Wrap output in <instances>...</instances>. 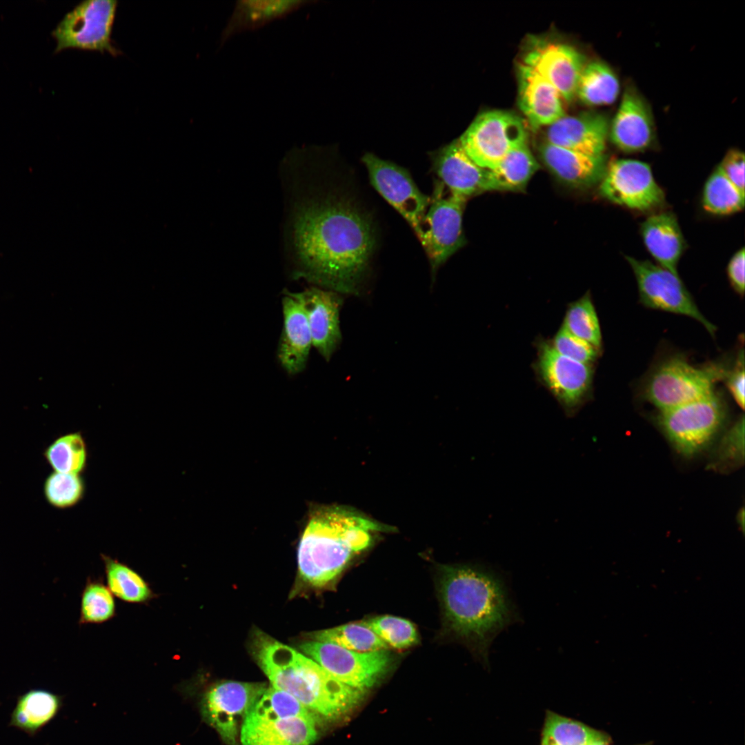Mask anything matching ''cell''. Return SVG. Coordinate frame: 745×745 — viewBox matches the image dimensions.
<instances>
[{"label":"cell","instance_id":"obj_40","mask_svg":"<svg viewBox=\"0 0 745 745\" xmlns=\"http://www.w3.org/2000/svg\"><path fill=\"white\" fill-rule=\"evenodd\" d=\"M728 179L744 195V154L737 149H731L718 165Z\"/></svg>","mask_w":745,"mask_h":745},{"label":"cell","instance_id":"obj_11","mask_svg":"<svg viewBox=\"0 0 745 745\" xmlns=\"http://www.w3.org/2000/svg\"><path fill=\"white\" fill-rule=\"evenodd\" d=\"M300 649L334 677L361 691L381 679L390 662L387 650L358 653L315 640L302 644Z\"/></svg>","mask_w":745,"mask_h":745},{"label":"cell","instance_id":"obj_23","mask_svg":"<svg viewBox=\"0 0 745 745\" xmlns=\"http://www.w3.org/2000/svg\"><path fill=\"white\" fill-rule=\"evenodd\" d=\"M434 170L448 191L466 200L484 191L486 169L475 163L458 139L433 155Z\"/></svg>","mask_w":745,"mask_h":745},{"label":"cell","instance_id":"obj_17","mask_svg":"<svg viewBox=\"0 0 745 745\" xmlns=\"http://www.w3.org/2000/svg\"><path fill=\"white\" fill-rule=\"evenodd\" d=\"M608 137L619 150L630 153L645 151L655 143V126L651 108L632 84L625 87L610 122Z\"/></svg>","mask_w":745,"mask_h":745},{"label":"cell","instance_id":"obj_22","mask_svg":"<svg viewBox=\"0 0 745 745\" xmlns=\"http://www.w3.org/2000/svg\"><path fill=\"white\" fill-rule=\"evenodd\" d=\"M517 79L519 107L531 128L547 127L565 115L559 93L535 70L521 62Z\"/></svg>","mask_w":745,"mask_h":745},{"label":"cell","instance_id":"obj_18","mask_svg":"<svg viewBox=\"0 0 745 745\" xmlns=\"http://www.w3.org/2000/svg\"><path fill=\"white\" fill-rule=\"evenodd\" d=\"M317 736L312 714L281 717L252 708L240 728L241 745H311Z\"/></svg>","mask_w":745,"mask_h":745},{"label":"cell","instance_id":"obj_21","mask_svg":"<svg viewBox=\"0 0 745 745\" xmlns=\"http://www.w3.org/2000/svg\"><path fill=\"white\" fill-rule=\"evenodd\" d=\"M282 298L283 327L277 348V359L290 375L302 372L312 347L311 333L305 310L294 292L286 291Z\"/></svg>","mask_w":745,"mask_h":745},{"label":"cell","instance_id":"obj_3","mask_svg":"<svg viewBox=\"0 0 745 745\" xmlns=\"http://www.w3.org/2000/svg\"><path fill=\"white\" fill-rule=\"evenodd\" d=\"M252 655L272 687L296 698L311 713L336 718L357 705L363 691L340 682L319 664L260 630L252 635Z\"/></svg>","mask_w":745,"mask_h":745},{"label":"cell","instance_id":"obj_38","mask_svg":"<svg viewBox=\"0 0 745 745\" xmlns=\"http://www.w3.org/2000/svg\"><path fill=\"white\" fill-rule=\"evenodd\" d=\"M86 492V484L80 474L54 472L45 483V494L48 501L60 508H70L79 503Z\"/></svg>","mask_w":745,"mask_h":745},{"label":"cell","instance_id":"obj_30","mask_svg":"<svg viewBox=\"0 0 745 745\" xmlns=\"http://www.w3.org/2000/svg\"><path fill=\"white\" fill-rule=\"evenodd\" d=\"M620 92L614 71L600 61L587 62L579 77L576 97L590 106H606L617 99Z\"/></svg>","mask_w":745,"mask_h":745},{"label":"cell","instance_id":"obj_10","mask_svg":"<svg viewBox=\"0 0 745 745\" xmlns=\"http://www.w3.org/2000/svg\"><path fill=\"white\" fill-rule=\"evenodd\" d=\"M626 259L635 275L643 305L691 317L714 335L716 327L699 311L679 275L648 260H638L629 256Z\"/></svg>","mask_w":745,"mask_h":745},{"label":"cell","instance_id":"obj_14","mask_svg":"<svg viewBox=\"0 0 745 745\" xmlns=\"http://www.w3.org/2000/svg\"><path fill=\"white\" fill-rule=\"evenodd\" d=\"M444 185L435 188L425 217V233L421 242L428 256L433 272L465 244L462 228L466 200L444 194Z\"/></svg>","mask_w":745,"mask_h":745},{"label":"cell","instance_id":"obj_28","mask_svg":"<svg viewBox=\"0 0 745 745\" xmlns=\"http://www.w3.org/2000/svg\"><path fill=\"white\" fill-rule=\"evenodd\" d=\"M61 697L44 689H32L21 695L12 711L10 725L34 735L57 714Z\"/></svg>","mask_w":745,"mask_h":745},{"label":"cell","instance_id":"obj_25","mask_svg":"<svg viewBox=\"0 0 745 745\" xmlns=\"http://www.w3.org/2000/svg\"><path fill=\"white\" fill-rule=\"evenodd\" d=\"M542 159L560 181L574 188H588L602 180L608 164L604 155H589L544 143Z\"/></svg>","mask_w":745,"mask_h":745},{"label":"cell","instance_id":"obj_41","mask_svg":"<svg viewBox=\"0 0 745 745\" xmlns=\"http://www.w3.org/2000/svg\"><path fill=\"white\" fill-rule=\"evenodd\" d=\"M726 386L737 404L744 408V356L742 349L733 370H728L724 378Z\"/></svg>","mask_w":745,"mask_h":745},{"label":"cell","instance_id":"obj_43","mask_svg":"<svg viewBox=\"0 0 745 745\" xmlns=\"http://www.w3.org/2000/svg\"><path fill=\"white\" fill-rule=\"evenodd\" d=\"M591 745H608V742H595V743H594V744H593Z\"/></svg>","mask_w":745,"mask_h":745},{"label":"cell","instance_id":"obj_20","mask_svg":"<svg viewBox=\"0 0 745 745\" xmlns=\"http://www.w3.org/2000/svg\"><path fill=\"white\" fill-rule=\"evenodd\" d=\"M610 121L597 112L564 115L547 126V143L594 156L604 155Z\"/></svg>","mask_w":745,"mask_h":745},{"label":"cell","instance_id":"obj_34","mask_svg":"<svg viewBox=\"0 0 745 745\" xmlns=\"http://www.w3.org/2000/svg\"><path fill=\"white\" fill-rule=\"evenodd\" d=\"M46 457L56 472L80 474L87 464L86 441L77 432L63 435L48 447Z\"/></svg>","mask_w":745,"mask_h":745},{"label":"cell","instance_id":"obj_16","mask_svg":"<svg viewBox=\"0 0 745 745\" xmlns=\"http://www.w3.org/2000/svg\"><path fill=\"white\" fill-rule=\"evenodd\" d=\"M522 62L548 81L563 100L570 101L576 97L577 83L587 61L570 45L535 39Z\"/></svg>","mask_w":745,"mask_h":745},{"label":"cell","instance_id":"obj_35","mask_svg":"<svg viewBox=\"0 0 745 745\" xmlns=\"http://www.w3.org/2000/svg\"><path fill=\"white\" fill-rule=\"evenodd\" d=\"M116 615L113 594L100 579H88L81 595L79 624H99Z\"/></svg>","mask_w":745,"mask_h":745},{"label":"cell","instance_id":"obj_29","mask_svg":"<svg viewBox=\"0 0 745 745\" xmlns=\"http://www.w3.org/2000/svg\"><path fill=\"white\" fill-rule=\"evenodd\" d=\"M106 585L113 594L124 602L143 604L156 597L148 582L135 570L117 559L101 555Z\"/></svg>","mask_w":745,"mask_h":745},{"label":"cell","instance_id":"obj_4","mask_svg":"<svg viewBox=\"0 0 745 745\" xmlns=\"http://www.w3.org/2000/svg\"><path fill=\"white\" fill-rule=\"evenodd\" d=\"M390 530L352 508H315L299 544L301 577L314 586L327 584L355 555L370 546L374 533Z\"/></svg>","mask_w":745,"mask_h":745},{"label":"cell","instance_id":"obj_13","mask_svg":"<svg viewBox=\"0 0 745 745\" xmlns=\"http://www.w3.org/2000/svg\"><path fill=\"white\" fill-rule=\"evenodd\" d=\"M266 688V684L261 683L235 681L217 683L202 697L203 717L227 745H238L239 724Z\"/></svg>","mask_w":745,"mask_h":745},{"label":"cell","instance_id":"obj_37","mask_svg":"<svg viewBox=\"0 0 745 745\" xmlns=\"http://www.w3.org/2000/svg\"><path fill=\"white\" fill-rule=\"evenodd\" d=\"M388 647L404 649L415 644L418 634L413 624L404 618L383 615L363 622Z\"/></svg>","mask_w":745,"mask_h":745},{"label":"cell","instance_id":"obj_8","mask_svg":"<svg viewBox=\"0 0 745 745\" xmlns=\"http://www.w3.org/2000/svg\"><path fill=\"white\" fill-rule=\"evenodd\" d=\"M117 3L115 0H86L77 5L52 32L55 52L77 48L118 55L120 52L111 39Z\"/></svg>","mask_w":745,"mask_h":745},{"label":"cell","instance_id":"obj_42","mask_svg":"<svg viewBox=\"0 0 745 745\" xmlns=\"http://www.w3.org/2000/svg\"><path fill=\"white\" fill-rule=\"evenodd\" d=\"M744 261V248H742L732 256L727 266L729 281L734 290L742 295H744L745 286Z\"/></svg>","mask_w":745,"mask_h":745},{"label":"cell","instance_id":"obj_12","mask_svg":"<svg viewBox=\"0 0 745 745\" xmlns=\"http://www.w3.org/2000/svg\"><path fill=\"white\" fill-rule=\"evenodd\" d=\"M599 188L601 195L612 203L639 211L659 207L665 200L649 165L635 159L608 162Z\"/></svg>","mask_w":745,"mask_h":745},{"label":"cell","instance_id":"obj_19","mask_svg":"<svg viewBox=\"0 0 745 745\" xmlns=\"http://www.w3.org/2000/svg\"><path fill=\"white\" fill-rule=\"evenodd\" d=\"M294 294L305 310L312 347L328 361L342 339L339 315L343 297L338 292L315 286Z\"/></svg>","mask_w":745,"mask_h":745},{"label":"cell","instance_id":"obj_33","mask_svg":"<svg viewBox=\"0 0 745 745\" xmlns=\"http://www.w3.org/2000/svg\"><path fill=\"white\" fill-rule=\"evenodd\" d=\"M315 641L330 643L358 653L388 650V646L363 622L341 625L315 633Z\"/></svg>","mask_w":745,"mask_h":745},{"label":"cell","instance_id":"obj_44","mask_svg":"<svg viewBox=\"0 0 745 745\" xmlns=\"http://www.w3.org/2000/svg\"><path fill=\"white\" fill-rule=\"evenodd\" d=\"M638 745H651V744H650V743H647V744H638Z\"/></svg>","mask_w":745,"mask_h":745},{"label":"cell","instance_id":"obj_7","mask_svg":"<svg viewBox=\"0 0 745 745\" xmlns=\"http://www.w3.org/2000/svg\"><path fill=\"white\" fill-rule=\"evenodd\" d=\"M525 121L517 115L492 110L478 115L458 139L468 156L490 170L512 149L527 142Z\"/></svg>","mask_w":745,"mask_h":745},{"label":"cell","instance_id":"obj_36","mask_svg":"<svg viewBox=\"0 0 745 745\" xmlns=\"http://www.w3.org/2000/svg\"><path fill=\"white\" fill-rule=\"evenodd\" d=\"M566 330L599 350L602 333L599 319L588 294L571 304L564 324Z\"/></svg>","mask_w":745,"mask_h":745},{"label":"cell","instance_id":"obj_24","mask_svg":"<svg viewBox=\"0 0 745 745\" xmlns=\"http://www.w3.org/2000/svg\"><path fill=\"white\" fill-rule=\"evenodd\" d=\"M315 3L311 0L237 1L221 32L219 48L239 34L259 29Z\"/></svg>","mask_w":745,"mask_h":745},{"label":"cell","instance_id":"obj_2","mask_svg":"<svg viewBox=\"0 0 745 745\" xmlns=\"http://www.w3.org/2000/svg\"><path fill=\"white\" fill-rule=\"evenodd\" d=\"M440 593L450 630L487 666L494 639L520 619L504 582L486 568L446 566Z\"/></svg>","mask_w":745,"mask_h":745},{"label":"cell","instance_id":"obj_31","mask_svg":"<svg viewBox=\"0 0 745 745\" xmlns=\"http://www.w3.org/2000/svg\"><path fill=\"white\" fill-rule=\"evenodd\" d=\"M598 742H609L610 738L582 722L548 712L542 745H591Z\"/></svg>","mask_w":745,"mask_h":745},{"label":"cell","instance_id":"obj_9","mask_svg":"<svg viewBox=\"0 0 745 745\" xmlns=\"http://www.w3.org/2000/svg\"><path fill=\"white\" fill-rule=\"evenodd\" d=\"M372 186L408 223L422 241L430 199L421 192L404 168L372 153L362 158Z\"/></svg>","mask_w":745,"mask_h":745},{"label":"cell","instance_id":"obj_32","mask_svg":"<svg viewBox=\"0 0 745 745\" xmlns=\"http://www.w3.org/2000/svg\"><path fill=\"white\" fill-rule=\"evenodd\" d=\"M704 210L715 215H729L744 209V195L717 166L707 179L702 193Z\"/></svg>","mask_w":745,"mask_h":745},{"label":"cell","instance_id":"obj_15","mask_svg":"<svg viewBox=\"0 0 745 745\" xmlns=\"http://www.w3.org/2000/svg\"><path fill=\"white\" fill-rule=\"evenodd\" d=\"M536 366L542 381L566 413L574 414L590 388L593 376L590 364L566 357L551 344L542 342Z\"/></svg>","mask_w":745,"mask_h":745},{"label":"cell","instance_id":"obj_26","mask_svg":"<svg viewBox=\"0 0 745 745\" xmlns=\"http://www.w3.org/2000/svg\"><path fill=\"white\" fill-rule=\"evenodd\" d=\"M644 244L658 265L679 275L677 265L684 250V239L676 217L664 212L652 215L641 224Z\"/></svg>","mask_w":745,"mask_h":745},{"label":"cell","instance_id":"obj_27","mask_svg":"<svg viewBox=\"0 0 745 745\" xmlns=\"http://www.w3.org/2000/svg\"><path fill=\"white\" fill-rule=\"evenodd\" d=\"M539 164L525 142L510 150L492 169L486 170L484 191L524 189Z\"/></svg>","mask_w":745,"mask_h":745},{"label":"cell","instance_id":"obj_39","mask_svg":"<svg viewBox=\"0 0 745 745\" xmlns=\"http://www.w3.org/2000/svg\"><path fill=\"white\" fill-rule=\"evenodd\" d=\"M551 346L562 355L586 364H591L599 354L598 349L573 335L563 326L555 335Z\"/></svg>","mask_w":745,"mask_h":745},{"label":"cell","instance_id":"obj_6","mask_svg":"<svg viewBox=\"0 0 745 745\" xmlns=\"http://www.w3.org/2000/svg\"><path fill=\"white\" fill-rule=\"evenodd\" d=\"M726 416L716 391L691 402L660 411L658 421L676 449L684 455L701 450L712 439Z\"/></svg>","mask_w":745,"mask_h":745},{"label":"cell","instance_id":"obj_1","mask_svg":"<svg viewBox=\"0 0 745 745\" xmlns=\"http://www.w3.org/2000/svg\"><path fill=\"white\" fill-rule=\"evenodd\" d=\"M279 171L291 276L339 294H359L377 244L371 217L327 175L325 148H292Z\"/></svg>","mask_w":745,"mask_h":745},{"label":"cell","instance_id":"obj_5","mask_svg":"<svg viewBox=\"0 0 745 745\" xmlns=\"http://www.w3.org/2000/svg\"><path fill=\"white\" fill-rule=\"evenodd\" d=\"M727 372L723 364L697 366L684 357L673 356L651 372L644 386V395L660 411L668 410L711 394Z\"/></svg>","mask_w":745,"mask_h":745}]
</instances>
